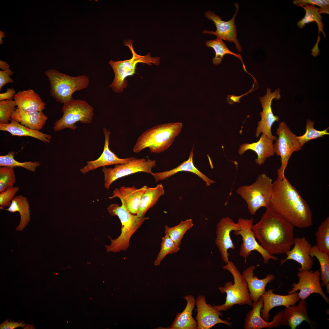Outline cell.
<instances>
[{
  "mask_svg": "<svg viewBox=\"0 0 329 329\" xmlns=\"http://www.w3.org/2000/svg\"><path fill=\"white\" fill-rule=\"evenodd\" d=\"M156 161L149 159L138 158L136 157L128 162L116 164L114 168L103 167L104 186L108 190L111 185L121 177L138 172L151 174L152 169L156 166Z\"/></svg>",
  "mask_w": 329,
  "mask_h": 329,
  "instance_id": "obj_11",
  "label": "cell"
},
{
  "mask_svg": "<svg viewBox=\"0 0 329 329\" xmlns=\"http://www.w3.org/2000/svg\"><path fill=\"white\" fill-rule=\"evenodd\" d=\"M15 153L13 151L9 152L5 155L0 156V166H7L14 168L19 167L23 168L29 171L35 172L37 168L41 164L39 162L31 161L20 162L16 160L14 158Z\"/></svg>",
  "mask_w": 329,
  "mask_h": 329,
  "instance_id": "obj_37",
  "label": "cell"
},
{
  "mask_svg": "<svg viewBox=\"0 0 329 329\" xmlns=\"http://www.w3.org/2000/svg\"><path fill=\"white\" fill-rule=\"evenodd\" d=\"M9 66L6 62L1 60L0 61V68L2 70H5L9 69Z\"/></svg>",
  "mask_w": 329,
  "mask_h": 329,
  "instance_id": "obj_49",
  "label": "cell"
},
{
  "mask_svg": "<svg viewBox=\"0 0 329 329\" xmlns=\"http://www.w3.org/2000/svg\"><path fill=\"white\" fill-rule=\"evenodd\" d=\"M179 247L167 234H165V236L162 238L161 249L154 262V265H159L162 260L167 255L176 253L180 249Z\"/></svg>",
  "mask_w": 329,
  "mask_h": 329,
  "instance_id": "obj_40",
  "label": "cell"
},
{
  "mask_svg": "<svg viewBox=\"0 0 329 329\" xmlns=\"http://www.w3.org/2000/svg\"><path fill=\"white\" fill-rule=\"evenodd\" d=\"M253 221V218L247 219L240 218L238 220L240 228L234 231V233L235 235H241L242 238V243L240 246L239 255L243 257L246 263V258L251 252L256 250L261 255L266 264H268L271 259L277 260V257L270 254L256 241L251 229Z\"/></svg>",
  "mask_w": 329,
  "mask_h": 329,
  "instance_id": "obj_12",
  "label": "cell"
},
{
  "mask_svg": "<svg viewBox=\"0 0 329 329\" xmlns=\"http://www.w3.org/2000/svg\"><path fill=\"white\" fill-rule=\"evenodd\" d=\"M206 45L209 48H213L215 51V55L214 58H212L213 62L215 65H218L221 62L224 56L226 54H230L238 58L242 63L244 70L246 73L247 71L243 59L240 54H237L231 51L228 48L226 45L222 40L218 38L216 39L207 41Z\"/></svg>",
  "mask_w": 329,
  "mask_h": 329,
  "instance_id": "obj_35",
  "label": "cell"
},
{
  "mask_svg": "<svg viewBox=\"0 0 329 329\" xmlns=\"http://www.w3.org/2000/svg\"><path fill=\"white\" fill-rule=\"evenodd\" d=\"M19 188L17 186L13 187L6 189L0 193V208L4 207H9L12 201L15 197Z\"/></svg>",
  "mask_w": 329,
  "mask_h": 329,
  "instance_id": "obj_43",
  "label": "cell"
},
{
  "mask_svg": "<svg viewBox=\"0 0 329 329\" xmlns=\"http://www.w3.org/2000/svg\"><path fill=\"white\" fill-rule=\"evenodd\" d=\"M273 142V140L262 134L257 142L241 145L238 153L239 154L242 155L248 150L254 151L257 155V157L255 160L256 163L261 165L264 163L266 159L275 154Z\"/></svg>",
  "mask_w": 329,
  "mask_h": 329,
  "instance_id": "obj_25",
  "label": "cell"
},
{
  "mask_svg": "<svg viewBox=\"0 0 329 329\" xmlns=\"http://www.w3.org/2000/svg\"><path fill=\"white\" fill-rule=\"evenodd\" d=\"M294 246L292 249L285 253L287 257L280 261L281 265L288 260H292L299 263L301 267L298 268V271L310 270L313 265V257L310 254L312 246L305 237L294 238Z\"/></svg>",
  "mask_w": 329,
  "mask_h": 329,
  "instance_id": "obj_18",
  "label": "cell"
},
{
  "mask_svg": "<svg viewBox=\"0 0 329 329\" xmlns=\"http://www.w3.org/2000/svg\"><path fill=\"white\" fill-rule=\"evenodd\" d=\"M314 123L315 122L312 121L310 119H307L306 123L305 133L302 136H297L299 142L302 147L306 143L311 140L329 135L327 131L329 127L323 130H318L314 128Z\"/></svg>",
  "mask_w": 329,
  "mask_h": 329,
  "instance_id": "obj_39",
  "label": "cell"
},
{
  "mask_svg": "<svg viewBox=\"0 0 329 329\" xmlns=\"http://www.w3.org/2000/svg\"><path fill=\"white\" fill-rule=\"evenodd\" d=\"M104 136V150L100 157L96 160L87 161V164L80 169V172L85 174L89 172L93 171L101 167L113 164H123L126 163L133 159L135 157L120 158L113 152L109 148V142L111 132L105 127L103 129Z\"/></svg>",
  "mask_w": 329,
  "mask_h": 329,
  "instance_id": "obj_19",
  "label": "cell"
},
{
  "mask_svg": "<svg viewBox=\"0 0 329 329\" xmlns=\"http://www.w3.org/2000/svg\"><path fill=\"white\" fill-rule=\"evenodd\" d=\"M5 210L10 212H19L20 215L19 223L16 230L21 231L28 224L30 219L29 203L27 198L21 195L15 196L9 207Z\"/></svg>",
  "mask_w": 329,
  "mask_h": 329,
  "instance_id": "obj_32",
  "label": "cell"
},
{
  "mask_svg": "<svg viewBox=\"0 0 329 329\" xmlns=\"http://www.w3.org/2000/svg\"><path fill=\"white\" fill-rule=\"evenodd\" d=\"M297 275L299 280L298 283H294L292 288L288 291V294H292L298 290L300 299H306L311 294L316 293L320 295L325 301L329 304V299L324 292L320 283L319 269L314 271L310 270L299 271Z\"/></svg>",
  "mask_w": 329,
  "mask_h": 329,
  "instance_id": "obj_13",
  "label": "cell"
},
{
  "mask_svg": "<svg viewBox=\"0 0 329 329\" xmlns=\"http://www.w3.org/2000/svg\"><path fill=\"white\" fill-rule=\"evenodd\" d=\"M293 3L299 5L310 4L319 6L322 10L323 13L329 14V0H294Z\"/></svg>",
  "mask_w": 329,
  "mask_h": 329,
  "instance_id": "obj_44",
  "label": "cell"
},
{
  "mask_svg": "<svg viewBox=\"0 0 329 329\" xmlns=\"http://www.w3.org/2000/svg\"><path fill=\"white\" fill-rule=\"evenodd\" d=\"M255 267L251 265L242 272V275L247 285L251 299L253 302H257L265 292V287L268 283L274 279V275L269 274L265 278L259 279L253 273Z\"/></svg>",
  "mask_w": 329,
  "mask_h": 329,
  "instance_id": "obj_23",
  "label": "cell"
},
{
  "mask_svg": "<svg viewBox=\"0 0 329 329\" xmlns=\"http://www.w3.org/2000/svg\"><path fill=\"white\" fill-rule=\"evenodd\" d=\"M269 206L294 227L305 228L313 225L309 206L285 177L273 182Z\"/></svg>",
  "mask_w": 329,
  "mask_h": 329,
  "instance_id": "obj_1",
  "label": "cell"
},
{
  "mask_svg": "<svg viewBox=\"0 0 329 329\" xmlns=\"http://www.w3.org/2000/svg\"><path fill=\"white\" fill-rule=\"evenodd\" d=\"M223 268L229 271L234 278V283L231 281L226 282L223 287L218 289L223 293H226L225 303L213 307L218 310L226 311L236 304L242 305L247 304L252 306L253 302L251 299L246 282L240 271L232 262L229 260Z\"/></svg>",
  "mask_w": 329,
  "mask_h": 329,
  "instance_id": "obj_6",
  "label": "cell"
},
{
  "mask_svg": "<svg viewBox=\"0 0 329 329\" xmlns=\"http://www.w3.org/2000/svg\"><path fill=\"white\" fill-rule=\"evenodd\" d=\"M306 299L299 301L295 305L285 307L283 311L281 326H289L291 329H295L303 321H307L312 327L313 323L310 319L307 312Z\"/></svg>",
  "mask_w": 329,
  "mask_h": 329,
  "instance_id": "obj_24",
  "label": "cell"
},
{
  "mask_svg": "<svg viewBox=\"0 0 329 329\" xmlns=\"http://www.w3.org/2000/svg\"><path fill=\"white\" fill-rule=\"evenodd\" d=\"M147 187L145 185L139 189L134 186L116 188L113 191L112 196L108 198H119L122 204L129 212L133 214H136L141 197Z\"/></svg>",
  "mask_w": 329,
  "mask_h": 329,
  "instance_id": "obj_22",
  "label": "cell"
},
{
  "mask_svg": "<svg viewBox=\"0 0 329 329\" xmlns=\"http://www.w3.org/2000/svg\"><path fill=\"white\" fill-rule=\"evenodd\" d=\"M273 183L271 179L262 173L251 184L242 185L237 189V193L245 201L251 215H254L261 207L269 206Z\"/></svg>",
  "mask_w": 329,
  "mask_h": 329,
  "instance_id": "obj_8",
  "label": "cell"
},
{
  "mask_svg": "<svg viewBox=\"0 0 329 329\" xmlns=\"http://www.w3.org/2000/svg\"><path fill=\"white\" fill-rule=\"evenodd\" d=\"M10 122L7 124L0 123V130L8 132L13 136H30L45 143H50L51 136L50 134L28 128L12 119Z\"/></svg>",
  "mask_w": 329,
  "mask_h": 329,
  "instance_id": "obj_31",
  "label": "cell"
},
{
  "mask_svg": "<svg viewBox=\"0 0 329 329\" xmlns=\"http://www.w3.org/2000/svg\"><path fill=\"white\" fill-rule=\"evenodd\" d=\"M294 227L269 206L251 229L260 245L273 255L285 253L291 249Z\"/></svg>",
  "mask_w": 329,
  "mask_h": 329,
  "instance_id": "obj_2",
  "label": "cell"
},
{
  "mask_svg": "<svg viewBox=\"0 0 329 329\" xmlns=\"http://www.w3.org/2000/svg\"><path fill=\"white\" fill-rule=\"evenodd\" d=\"M180 122L160 124L143 132L138 138L133 150L138 153L149 148L150 152L159 153L168 149L181 132Z\"/></svg>",
  "mask_w": 329,
  "mask_h": 329,
  "instance_id": "obj_3",
  "label": "cell"
},
{
  "mask_svg": "<svg viewBox=\"0 0 329 329\" xmlns=\"http://www.w3.org/2000/svg\"><path fill=\"white\" fill-rule=\"evenodd\" d=\"M297 6L303 8L305 11V14L303 18L299 20L297 23V26L300 29H302L306 24L313 22L317 23L318 30V35L317 41L315 45L311 50V54L314 57L318 55L320 51L318 49V44L320 40V33L321 32L324 38L326 35L324 30V24L322 21V16L320 15L323 13L322 10L320 8H318L315 5L308 4L299 5Z\"/></svg>",
  "mask_w": 329,
  "mask_h": 329,
  "instance_id": "obj_26",
  "label": "cell"
},
{
  "mask_svg": "<svg viewBox=\"0 0 329 329\" xmlns=\"http://www.w3.org/2000/svg\"><path fill=\"white\" fill-rule=\"evenodd\" d=\"M275 290L268 289L261 297L263 301V306L261 310V316L265 320L268 321L270 317L269 312L273 308L284 306L295 305L300 298L297 291L286 295L276 294L273 293Z\"/></svg>",
  "mask_w": 329,
  "mask_h": 329,
  "instance_id": "obj_21",
  "label": "cell"
},
{
  "mask_svg": "<svg viewBox=\"0 0 329 329\" xmlns=\"http://www.w3.org/2000/svg\"><path fill=\"white\" fill-rule=\"evenodd\" d=\"M235 5L236 8L235 12L233 17L227 21L222 20L220 16L215 14L214 12L210 11L206 12L205 16L213 22L216 26V30L215 31L205 30L203 32V34H212L222 40L234 42L238 51L241 52L242 47L237 37V29L235 23V18L239 8L238 4L235 3Z\"/></svg>",
  "mask_w": 329,
  "mask_h": 329,
  "instance_id": "obj_15",
  "label": "cell"
},
{
  "mask_svg": "<svg viewBox=\"0 0 329 329\" xmlns=\"http://www.w3.org/2000/svg\"><path fill=\"white\" fill-rule=\"evenodd\" d=\"M197 313L196 317L197 329H210L218 324L232 326V323L221 319L222 316L220 311L209 304L207 303L205 296L199 295L196 299Z\"/></svg>",
  "mask_w": 329,
  "mask_h": 329,
  "instance_id": "obj_16",
  "label": "cell"
},
{
  "mask_svg": "<svg viewBox=\"0 0 329 329\" xmlns=\"http://www.w3.org/2000/svg\"><path fill=\"white\" fill-rule=\"evenodd\" d=\"M133 41L129 39L124 41L125 45L129 47L132 52V57L131 58L117 61L111 60L109 62L115 74L113 80L109 87L115 93L122 92L127 87L128 82L126 78L135 73L136 65L138 63H145L150 65L153 64L158 65L160 64V58L159 57H152L149 53L145 55L137 54L133 48Z\"/></svg>",
  "mask_w": 329,
  "mask_h": 329,
  "instance_id": "obj_5",
  "label": "cell"
},
{
  "mask_svg": "<svg viewBox=\"0 0 329 329\" xmlns=\"http://www.w3.org/2000/svg\"><path fill=\"white\" fill-rule=\"evenodd\" d=\"M5 37V34L4 33L1 31H0V44H2V38L4 37Z\"/></svg>",
  "mask_w": 329,
  "mask_h": 329,
  "instance_id": "obj_50",
  "label": "cell"
},
{
  "mask_svg": "<svg viewBox=\"0 0 329 329\" xmlns=\"http://www.w3.org/2000/svg\"><path fill=\"white\" fill-rule=\"evenodd\" d=\"M280 90L279 88L271 92V89L268 87L266 94L263 97H259L262 105L263 110L260 113L261 119L258 123V126L256 129V136L258 137L262 133L270 139L276 140L277 137L272 135L271 127L276 122H278L279 117L274 115L272 110L271 103L274 99L279 100L281 96Z\"/></svg>",
  "mask_w": 329,
  "mask_h": 329,
  "instance_id": "obj_14",
  "label": "cell"
},
{
  "mask_svg": "<svg viewBox=\"0 0 329 329\" xmlns=\"http://www.w3.org/2000/svg\"><path fill=\"white\" fill-rule=\"evenodd\" d=\"M11 119L28 128L39 130L45 125L48 118L43 111H27L16 108Z\"/></svg>",
  "mask_w": 329,
  "mask_h": 329,
  "instance_id": "obj_30",
  "label": "cell"
},
{
  "mask_svg": "<svg viewBox=\"0 0 329 329\" xmlns=\"http://www.w3.org/2000/svg\"><path fill=\"white\" fill-rule=\"evenodd\" d=\"M193 147L190 152L188 159L176 167L169 170L163 172L152 173L150 174L154 177L156 182L164 180L180 172H188L195 174L201 178L209 186L215 182L201 172L195 166L193 162Z\"/></svg>",
  "mask_w": 329,
  "mask_h": 329,
  "instance_id": "obj_27",
  "label": "cell"
},
{
  "mask_svg": "<svg viewBox=\"0 0 329 329\" xmlns=\"http://www.w3.org/2000/svg\"><path fill=\"white\" fill-rule=\"evenodd\" d=\"M14 74L12 71L9 69L0 71V90L6 84L14 82L13 80L10 76Z\"/></svg>",
  "mask_w": 329,
  "mask_h": 329,
  "instance_id": "obj_45",
  "label": "cell"
},
{
  "mask_svg": "<svg viewBox=\"0 0 329 329\" xmlns=\"http://www.w3.org/2000/svg\"><path fill=\"white\" fill-rule=\"evenodd\" d=\"M22 321L21 322L9 321L8 320L3 322L0 325V329H14L18 327H24L26 326L25 324Z\"/></svg>",
  "mask_w": 329,
  "mask_h": 329,
  "instance_id": "obj_46",
  "label": "cell"
},
{
  "mask_svg": "<svg viewBox=\"0 0 329 329\" xmlns=\"http://www.w3.org/2000/svg\"><path fill=\"white\" fill-rule=\"evenodd\" d=\"M310 254L313 258L315 257L320 265V284L321 286L325 287L326 292L329 294V254L320 249L316 245L312 246Z\"/></svg>",
  "mask_w": 329,
  "mask_h": 329,
  "instance_id": "obj_34",
  "label": "cell"
},
{
  "mask_svg": "<svg viewBox=\"0 0 329 329\" xmlns=\"http://www.w3.org/2000/svg\"><path fill=\"white\" fill-rule=\"evenodd\" d=\"M111 216H117L122 224L121 233L116 239H112L109 246H105L107 252L116 253L126 250L129 246V240L133 234L148 217H138L129 212L122 204H112L107 208Z\"/></svg>",
  "mask_w": 329,
  "mask_h": 329,
  "instance_id": "obj_7",
  "label": "cell"
},
{
  "mask_svg": "<svg viewBox=\"0 0 329 329\" xmlns=\"http://www.w3.org/2000/svg\"><path fill=\"white\" fill-rule=\"evenodd\" d=\"M186 301V306L182 312L178 313L168 329H197V321L192 317V312L196 305L194 296L188 295L183 297Z\"/></svg>",
  "mask_w": 329,
  "mask_h": 329,
  "instance_id": "obj_29",
  "label": "cell"
},
{
  "mask_svg": "<svg viewBox=\"0 0 329 329\" xmlns=\"http://www.w3.org/2000/svg\"><path fill=\"white\" fill-rule=\"evenodd\" d=\"M161 184L154 187H147L141 198L136 215L139 217H144L147 211L154 206L159 198L164 194Z\"/></svg>",
  "mask_w": 329,
  "mask_h": 329,
  "instance_id": "obj_33",
  "label": "cell"
},
{
  "mask_svg": "<svg viewBox=\"0 0 329 329\" xmlns=\"http://www.w3.org/2000/svg\"><path fill=\"white\" fill-rule=\"evenodd\" d=\"M13 99L17 108L25 111H41L45 108L46 104L39 95L32 89L18 92Z\"/></svg>",
  "mask_w": 329,
  "mask_h": 329,
  "instance_id": "obj_28",
  "label": "cell"
},
{
  "mask_svg": "<svg viewBox=\"0 0 329 329\" xmlns=\"http://www.w3.org/2000/svg\"><path fill=\"white\" fill-rule=\"evenodd\" d=\"M278 138L274 144V153L281 157V165L278 171L277 178L285 177V172L293 153L301 150L297 136L290 129L285 122H281L276 131Z\"/></svg>",
  "mask_w": 329,
  "mask_h": 329,
  "instance_id": "obj_10",
  "label": "cell"
},
{
  "mask_svg": "<svg viewBox=\"0 0 329 329\" xmlns=\"http://www.w3.org/2000/svg\"><path fill=\"white\" fill-rule=\"evenodd\" d=\"M45 74L49 81L51 96L63 104L73 99L74 92L87 88L90 83L89 78L85 75L73 77L52 69Z\"/></svg>",
  "mask_w": 329,
  "mask_h": 329,
  "instance_id": "obj_4",
  "label": "cell"
},
{
  "mask_svg": "<svg viewBox=\"0 0 329 329\" xmlns=\"http://www.w3.org/2000/svg\"><path fill=\"white\" fill-rule=\"evenodd\" d=\"M16 106L15 102L12 99L0 101V123H10Z\"/></svg>",
  "mask_w": 329,
  "mask_h": 329,
  "instance_id": "obj_42",
  "label": "cell"
},
{
  "mask_svg": "<svg viewBox=\"0 0 329 329\" xmlns=\"http://www.w3.org/2000/svg\"><path fill=\"white\" fill-rule=\"evenodd\" d=\"M15 94L13 88H8L5 92L0 94V101L12 99Z\"/></svg>",
  "mask_w": 329,
  "mask_h": 329,
  "instance_id": "obj_48",
  "label": "cell"
},
{
  "mask_svg": "<svg viewBox=\"0 0 329 329\" xmlns=\"http://www.w3.org/2000/svg\"><path fill=\"white\" fill-rule=\"evenodd\" d=\"M239 228L238 222H235L228 217L221 218L217 225L215 243L220 252L222 260L226 263L229 261L228 250L235 248L231 238L230 233Z\"/></svg>",
  "mask_w": 329,
  "mask_h": 329,
  "instance_id": "obj_17",
  "label": "cell"
},
{
  "mask_svg": "<svg viewBox=\"0 0 329 329\" xmlns=\"http://www.w3.org/2000/svg\"><path fill=\"white\" fill-rule=\"evenodd\" d=\"M193 221L189 219L185 221H181L177 225L170 227L165 226V234H167L175 244L180 247L181 240L186 232L193 228Z\"/></svg>",
  "mask_w": 329,
  "mask_h": 329,
  "instance_id": "obj_36",
  "label": "cell"
},
{
  "mask_svg": "<svg viewBox=\"0 0 329 329\" xmlns=\"http://www.w3.org/2000/svg\"><path fill=\"white\" fill-rule=\"evenodd\" d=\"M93 107L84 100L73 99L64 104L62 111L63 114L55 121L53 128L55 131L65 128L75 130L77 122L90 124L94 115Z\"/></svg>",
  "mask_w": 329,
  "mask_h": 329,
  "instance_id": "obj_9",
  "label": "cell"
},
{
  "mask_svg": "<svg viewBox=\"0 0 329 329\" xmlns=\"http://www.w3.org/2000/svg\"><path fill=\"white\" fill-rule=\"evenodd\" d=\"M316 246L320 249L329 254V217L319 226L315 234Z\"/></svg>",
  "mask_w": 329,
  "mask_h": 329,
  "instance_id": "obj_38",
  "label": "cell"
},
{
  "mask_svg": "<svg viewBox=\"0 0 329 329\" xmlns=\"http://www.w3.org/2000/svg\"><path fill=\"white\" fill-rule=\"evenodd\" d=\"M263 306V300L260 297L256 302H253L252 309L247 314L245 320V329H261L266 328H276L281 325L283 310L275 315L270 322L265 320L261 317L260 311Z\"/></svg>",
  "mask_w": 329,
  "mask_h": 329,
  "instance_id": "obj_20",
  "label": "cell"
},
{
  "mask_svg": "<svg viewBox=\"0 0 329 329\" xmlns=\"http://www.w3.org/2000/svg\"><path fill=\"white\" fill-rule=\"evenodd\" d=\"M16 181L13 168L4 166L0 168V193L13 187Z\"/></svg>",
  "mask_w": 329,
  "mask_h": 329,
  "instance_id": "obj_41",
  "label": "cell"
},
{
  "mask_svg": "<svg viewBox=\"0 0 329 329\" xmlns=\"http://www.w3.org/2000/svg\"><path fill=\"white\" fill-rule=\"evenodd\" d=\"M254 83L253 85V87L249 91L246 92V93L244 94L239 96H236L234 94H232L231 95H228L226 97L227 101V102L229 104H233L235 103H239L240 102V98L248 94L249 93H251L252 91H253L256 89L257 87H255V83L256 82V79H254Z\"/></svg>",
  "mask_w": 329,
  "mask_h": 329,
  "instance_id": "obj_47",
  "label": "cell"
}]
</instances>
